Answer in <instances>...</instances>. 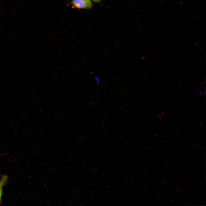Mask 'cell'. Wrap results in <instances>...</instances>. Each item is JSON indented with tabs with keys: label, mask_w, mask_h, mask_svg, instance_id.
<instances>
[{
	"label": "cell",
	"mask_w": 206,
	"mask_h": 206,
	"mask_svg": "<svg viewBox=\"0 0 206 206\" xmlns=\"http://www.w3.org/2000/svg\"><path fill=\"white\" fill-rule=\"evenodd\" d=\"M71 3L74 7L80 9H90L93 5L91 0H72Z\"/></svg>",
	"instance_id": "6da1fadb"
},
{
	"label": "cell",
	"mask_w": 206,
	"mask_h": 206,
	"mask_svg": "<svg viewBox=\"0 0 206 206\" xmlns=\"http://www.w3.org/2000/svg\"><path fill=\"white\" fill-rule=\"evenodd\" d=\"M93 1L95 2H97V3H99L100 2L101 0H92Z\"/></svg>",
	"instance_id": "3957f363"
},
{
	"label": "cell",
	"mask_w": 206,
	"mask_h": 206,
	"mask_svg": "<svg viewBox=\"0 0 206 206\" xmlns=\"http://www.w3.org/2000/svg\"><path fill=\"white\" fill-rule=\"evenodd\" d=\"M8 180V177L4 175L2 176L0 179V203L1 202V197L3 193V188L6 184Z\"/></svg>",
	"instance_id": "7a4b0ae2"
}]
</instances>
